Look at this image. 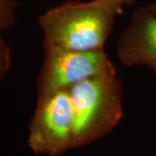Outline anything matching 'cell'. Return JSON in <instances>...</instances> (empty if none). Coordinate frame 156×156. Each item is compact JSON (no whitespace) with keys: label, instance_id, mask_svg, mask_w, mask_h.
<instances>
[{"label":"cell","instance_id":"1","mask_svg":"<svg viewBox=\"0 0 156 156\" xmlns=\"http://www.w3.org/2000/svg\"><path fill=\"white\" fill-rule=\"evenodd\" d=\"M124 5L123 0H91L53 7L38 17L43 44L75 50H102Z\"/></svg>","mask_w":156,"mask_h":156},{"label":"cell","instance_id":"2","mask_svg":"<svg viewBox=\"0 0 156 156\" xmlns=\"http://www.w3.org/2000/svg\"><path fill=\"white\" fill-rule=\"evenodd\" d=\"M69 91L74 114L72 149L95 142L120 123L122 84L115 68L74 85Z\"/></svg>","mask_w":156,"mask_h":156},{"label":"cell","instance_id":"3","mask_svg":"<svg viewBox=\"0 0 156 156\" xmlns=\"http://www.w3.org/2000/svg\"><path fill=\"white\" fill-rule=\"evenodd\" d=\"M74 114L69 89L38 94L29 127L28 146L35 154L62 156L72 149Z\"/></svg>","mask_w":156,"mask_h":156},{"label":"cell","instance_id":"4","mask_svg":"<svg viewBox=\"0 0 156 156\" xmlns=\"http://www.w3.org/2000/svg\"><path fill=\"white\" fill-rule=\"evenodd\" d=\"M43 47L44 57L37 78L38 94L69 89L115 68L104 49L84 51L46 44Z\"/></svg>","mask_w":156,"mask_h":156},{"label":"cell","instance_id":"5","mask_svg":"<svg viewBox=\"0 0 156 156\" xmlns=\"http://www.w3.org/2000/svg\"><path fill=\"white\" fill-rule=\"evenodd\" d=\"M116 55L128 67L156 63V14L147 7L134 11L117 41Z\"/></svg>","mask_w":156,"mask_h":156},{"label":"cell","instance_id":"6","mask_svg":"<svg viewBox=\"0 0 156 156\" xmlns=\"http://www.w3.org/2000/svg\"><path fill=\"white\" fill-rule=\"evenodd\" d=\"M17 0H0V30H5L15 23Z\"/></svg>","mask_w":156,"mask_h":156},{"label":"cell","instance_id":"7","mask_svg":"<svg viewBox=\"0 0 156 156\" xmlns=\"http://www.w3.org/2000/svg\"><path fill=\"white\" fill-rule=\"evenodd\" d=\"M0 30V80L10 70L11 66V49L3 39Z\"/></svg>","mask_w":156,"mask_h":156},{"label":"cell","instance_id":"8","mask_svg":"<svg viewBox=\"0 0 156 156\" xmlns=\"http://www.w3.org/2000/svg\"><path fill=\"white\" fill-rule=\"evenodd\" d=\"M147 8L150 11H152L153 13L156 14V0L154 2L151 3L150 5H148L147 6Z\"/></svg>","mask_w":156,"mask_h":156},{"label":"cell","instance_id":"9","mask_svg":"<svg viewBox=\"0 0 156 156\" xmlns=\"http://www.w3.org/2000/svg\"><path fill=\"white\" fill-rule=\"evenodd\" d=\"M148 68H149V69L151 70V72L154 75V76H155L156 78V63L153 64V65H151L150 67H148Z\"/></svg>","mask_w":156,"mask_h":156},{"label":"cell","instance_id":"10","mask_svg":"<svg viewBox=\"0 0 156 156\" xmlns=\"http://www.w3.org/2000/svg\"><path fill=\"white\" fill-rule=\"evenodd\" d=\"M123 1H124L125 5H130V4H132V3L134 2V0H123Z\"/></svg>","mask_w":156,"mask_h":156}]
</instances>
